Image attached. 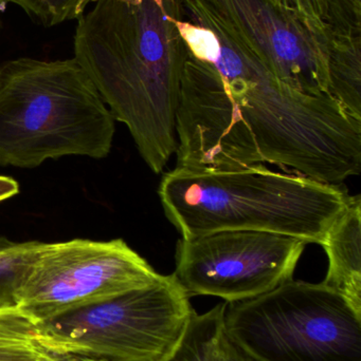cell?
Returning <instances> with one entry per match:
<instances>
[{
	"instance_id": "21",
	"label": "cell",
	"mask_w": 361,
	"mask_h": 361,
	"mask_svg": "<svg viewBox=\"0 0 361 361\" xmlns=\"http://www.w3.org/2000/svg\"><path fill=\"white\" fill-rule=\"evenodd\" d=\"M271 1H273V0H271ZM275 4H276V2H275Z\"/></svg>"
},
{
	"instance_id": "5",
	"label": "cell",
	"mask_w": 361,
	"mask_h": 361,
	"mask_svg": "<svg viewBox=\"0 0 361 361\" xmlns=\"http://www.w3.org/2000/svg\"><path fill=\"white\" fill-rule=\"evenodd\" d=\"M224 332L258 361H361V315L322 283L288 280L226 302Z\"/></svg>"
},
{
	"instance_id": "15",
	"label": "cell",
	"mask_w": 361,
	"mask_h": 361,
	"mask_svg": "<svg viewBox=\"0 0 361 361\" xmlns=\"http://www.w3.org/2000/svg\"><path fill=\"white\" fill-rule=\"evenodd\" d=\"M23 8L34 20L45 27H54L78 19L87 6L97 0H8Z\"/></svg>"
},
{
	"instance_id": "16",
	"label": "cell",
	"mask_w": 361,
	"mask_h": 361,
	"mask_svg": "<svg viewBox=\"0 0 361 361\" xmlns=\"http://www.w3.org/2000/svg\"><path fill=\"white\" fill-rule=\"evenodd\" d=\"M326 25L332 33H361V0H326Z\"/></svg>"
},
{
	"instance_id": "14",
	"label": "cell",
	"mask_w": 361,
	"mask_h": 361,
	"mask_svg": "<svg viewBox=\"0 0 361 361\" xmlns=\"http://www.w3.org/2000/svg\"><path fill=\"white\" fill-rule=\"evenodd\" d=\"M40 244V241L14 242L0 237V309L16 305L19 288Z\"/></svg>"
},
{
	"instance_id": "10",
	"label": "cell",
	"mask_w": 361,
	"mask_h": 361,
	"mask_svg": "<svg viewBox=\"0 0 361 361\" xmlns=\"http://www.w3.org/2000/svg\"><path fill=\"white\" fill-rule=\"evenodd\" d=\"M329 259L322 283L345 297L361 315V199L351 197L321 244Z\"/></svg>"
},
{
	"instance_id": "4",
	"label": "cell",
	"mask_w": 361,
	"mask_h": 361,
	"mask_svg": "<svg viewBox=\"0 0 361 361\" xmlns=\"http://www.w3.org/2000/svg\"><path fill=\"white\" fill-rule=\"evenodd\" d=\"M114 116L76 59L21 57L0 65V165L35 169L112 152Z\"/></svg>"
},
{
	"instance_id": "19",
	"label": "cell",
	"mask_w": 361,
	"mask_h": 361,
	"mask_svg": "<svg viewBox=\"0 0 361 361\" xmlns=\"http://www.w3.org/2000/svg\"><path fill=\"white\" fill-rule=\"evenodd\" d=\"M19 192V184L13 178L0 176V202L6 201Z\"/></svg>"
},
{
	"instance_id": "18",
	"label": "cell",
	"mask_w": 361,
	"mask_h": 361,
	"mask_svg": "<svg viewBox=\"0 0 361 361\" xmlns=\"http://www.w3.org/2000/svg\"><path fill=\"white\" fill-rule=\"evenodd\" d=\"M44 348V347H42ZM37 361H104L86 354L74 353V352H59L42 349Z\"/></svg>"
},
{
	"instance_id": "3",
	"label": "cell",
	"mask_w": 361,
	"mask_h": 361,
	"mask_svg": "<svg viewBox=\"0 0 361 361\" xmlns=\"http://www.w3.org/2000/svg\"><path fill=\"white\" fill-rule=\"evenodd\" d=\"M182 239L220 231H271L321 245L351 200L341 185L277 173L263 164L237 169L176 167L158 189Z\"/></svg>"
},
{
	"instance_id": "9",
	"label": "cell",
	"mask_w": 361,
	"mask_h": 361,
	"mask_svg": "<svg viewBox=\"0 0 361 361\" xmlns=\"http://www.w3.org/2000/svg\"><path fill=\"white\" fill-rule=\"evenodd\" d=\"M282 82L329 95L330 38L271 0H205Z\"/></svg>"
},
{
	"instance_id": "13",
	"label": "cell",
	"mask_w": 361,
	"mask_h": 361,
	"mask_svg": "<svg viewBox=\"0 0 361 361\" xmlns=\"http://www.w3.org/2000/svg\"><path fill=\"white\" fill-rule=\"evenodd\" d=\"M37 324L18 307L0 309V361H37Z\"/></svg>"
},
{
	"instance_id": "17",
	"label": "cell",
	"mask_w": 361,
	"mask_h": 361,
	"mask_svg": "<svg viewBox=\"0 0 361 361\" xmlns=\"http://www.w3.org/2000/svg\"><path fill=\"white\" fill-rule=\"evenodd\" d=\"M214 361H258L248 355L223 332Z\"/></svg>"
},
{
	"instance_id": "2",
	"label": "cell",
	"mask_w": 361,
	"mask_h": 361,
	"mask_svg": "<svg viewBox=\"0 0 361 361\" xmlns=\"http://www.w3.org/2000/svg\"><path fill=\"white\" fill-rule=\"evenodd\" d=\"M78 19L74 59L153 173L177 149L176 114L188 51L184 0H97Z\"/></svg>"
},
{
	"instance_id": "12",
	"label": "cell",
	"mask_w": 361,
	"mask_h": 361,
	"mask_svg": "<svg viewBox=\"0 0 361 361\" xmlns=\"http://www.w3.org/2000/svg\"><path fill=\"white\" fill-rule=\"evenodd\" d=\"M226 302L206 313L195 312L173 349L156 361H214L224 332Z\"/></svg>"
},
{
	"instance_id": "7",
	"label": "cell",
	"mask_w": 361,
	"mask_h": 361,
	"mask_svg": "<svg viewBox=\"0 0 361 361\" xmlns=\"http://www.w3.org/2000/svg\"><path fill=\"white\" fill-rule=\"evenodd\" d=\"M122 239L40 242L17 294L16 307L36 324L161 279Z\"/></svg>"
},
{
	"instance_id": "6",
	"label": "cell",
	"mask_w": 361,
	"mask_h": 361,
	"mask_svg": "<svg viewBox=\"0 0 361 361\" xmlns=\"http://www.w3.org/2000/svg\"><path fill=\"white\" fill-rule=\"evenodd\" d=\"M195 313L174 274L37 324V341L52 351L104 361H156L177 343Z\"/></svg>"
},
{
	"instance_id": "20",
	"label": "cell",
	"mask_w": 361,
	"mask_h": 361,
	"mask_svg": "<svg viewBox=\"0 0 361 361\" xmlns=\"http://www.w3.org/2000/svg\"><path fill=\"white\" fill-rule=\"evenodd\" d=\"M6 2H8V0H0V14L4 12V8H6Z\"/></svg>"
},
{
	"instance_id": "11",
	"label": "cell",
	"mask_w": 361,
	"mask_h": 361,
	"mask_svg": "<svg viewBox=\"0 0 361 361\" xmlns=\"http://www.w3.org/2000/svg\"><path fill=\"white\" fill-rule=\"evenodd\" d=\"M329 95L361 122V34H330Z\"/></svg>"
},
{
	"instance_id": "1",
	"label": "cell",
	"mask_w": 361,
	"mask_h": 361,
	"mask_svg": "<svg viewBox=\"0 0 361 361\" xmlns=\"http://www.w3.org/2000/svg\"><path fill=\"white\" fill-rule=\"evenodd\" d=\"M184 11L177 167L269 163L333 185L360 175L361 122L330 95L279 80L205 0H184Z\"/></svg>"
},
{
	"instance_id": "8",
	"label": "cell",
	"mask_w": 361,
	"mask_h": 361,
	"mask_svg": "<svg viewBox=\"0 0 361 361\" xmlns=\"http://www.w3.org/2000/svg\"><path fill=\"white\" fill-rule=\"evenodd\" d=\"M307 245L271 231H220L182 238L174 276L189 296L246 300L292 279Z\"/></svg>"
}]
</instances>
